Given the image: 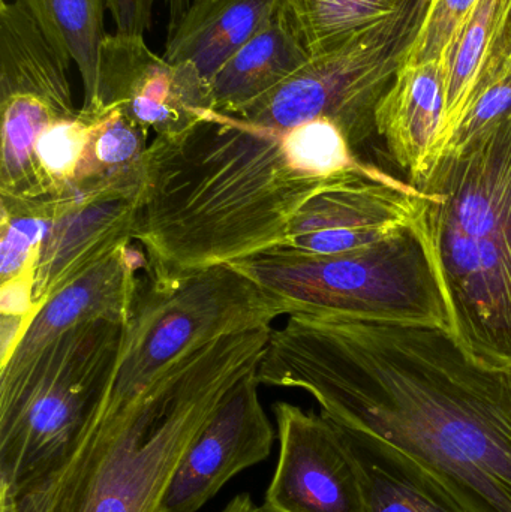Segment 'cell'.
Instances as JSON below:
<instances>
[{"label": "cell", "mask_w": 511, "mask_h": 512, "mask_svg": "<svg viewBox=\"0 0 511 512\" xmlns=\"http://www.w3.org/2000/svg\"><path fill=\"white\" fill-rule=\"evenodd\" d=\"M257 378L404 451L468 511L511 512V370L480 363L446 328L294 313Z\"/></svg>", "instance_id": "1"}, {"label": "cell", "mask_w": 511, "mask_h": 512, "mask_svg": "<svg viewBox=\"0 0 511 512\" xmlns=\"http://www.w3.org/2000/svg\"><path fill=\"white\" fill-rule=\"evenodd\" d=\"M336 177L296 170L282 131L215 111L177 134L156 135L144 156L134 230L144 273L183 276L270 251L300 207Z\"/></svg>", "instance_id": "2"}, {"label": "cell", "mask_w": 511, "mask_h": 512, "mask_svg": "<svg viewBox=\"0 0 511 512\" xmlns=\"http://www.w3.org/2000/svg\"><path fill=\"white\" fill-rule=\"evenodd\" d=\"M416 188L450 333L480 363L511 370V114L438 156Z\"/></svg>", "instance_id": "3"}, {"label": "cell", "mask_w": 511, "mask_h": 512, "mask_svg": "<svg viewBox=\"0 0 511 512\" xmlns=\"http://www.w3.org/2000/svg\"><path fill=\"white\" fill-rule=\"evenodd\" d=\"M272 330L210 343L119 414L102 420L72 512H161L192 439L228 391L258 370Z\"/></svg>", "instance_id": "4"}, {"label": "cell", "mask_w": 511, "mask_h": 512, "mask_svg": "<svg viewBox=\"0 0 511 512\" xmlns=\"http://www.w3.org/2000/svg\"><path fill=\"white\" fill-rule=\"evenodd\" d=\"M123 327L78 325L0 375V499L68 465L95 432Z\"/></svg>", "instance_id": "5"}, {"label": "cell", "mask_w": 511, "mask_h": 512, "mask_svg": "<svg viewBox=\"0 0 511 512\" xmlns=\"http://www.w3.org/2000/svg\"><path fill=\"white\" fill-rule=\"evenodd\" d=\"M284 303L230 265L197 273H144L123 327L99 421L119 414L183 361L216 340L270 330Z\"/></svg>", "instance_id": "6"}, {"label": "cell", "mask_w": 511, "mask_h": 512, "mask_svg": "<svg viewBox=\"0 0 511 512\" xmlns=\"http://www.w3.org/2000/svg\"><path fill=\"white\" fill-rule=\"evenodd\" d=\"M228 265L279 298L288 316L408 322L450 330L443 291L416 225L350 254L302 255L273 248Z\"/></svg>", "instance_id": "7"}, {"label": "cell", "mask_w": 511, "mask_h": 512, "mask_svg": "<svg viewBox=\"0 0 511 512\" xmlns=\"http://www.w3.org/2000/svg\"><path fill=\"white\" fill-rule=\"evenodd\" d=\"M429 3L404 0L392 15L342 47L311 57L296 74L233 117L276 131L329 119L360 155L377 134L375 108L410 57Z\"/></svg>", "instance_id": "8"}, {"label": "cell", "mask_w": 511, "mask_h": 512, "mask_svg": "<svg viewBox=\"0 0 511 512\" xmlns=\"http://www.w3.org/2000/svg\"><path fill=\"white\" fill-rule=\"evenodd\" d=\"M420 212L416 186L369 162L309 198L276 248L302 255L363 251L413 228Z\"/></svg>", "instance_id": "9"}, {"label": "cell", "mask_w": 511, "mask_h": 512, "mask_svg": "<svg viewBox=\"0 0 511 512\" xmlns=\"http://www.w3.org/2000/svg\"><path fill=\"white\" fill-rule=\"evenodd\" d=\"M89 113L125 111L156 135L177 134L212 113L210 86L191 63H174L147 47L144 36L107 35Z\"/></svg>", "instance_id": "10"}, {"label": "cell", "mask_w": 511, "mask_h": 512, "mask_svg": "<svg viewBox=\"0 0 511 512\" xmlns=\"http://www.w3.org/2000/svg\"><path fill=\"white\" fill-rule=\"evenodd\" d=\"M279 457L263 512H363L362 478L341 429L327 415L273 405Z\"/></svg>", "instance_id": "11"}, {"label": "cell", "mask_w": 511, "mask_h": 512, "mask_svg": "<svg viewBox=\"0 0 511 512\" xmlns=\"http://www.w3.org/2000/svg\"><path fill=\"white\" fill-rule=\"evenodd\" d=\"M257 372L240 379L198 430L161 512H198L231 478L269 459L278 433L261 403Z\"/></svg>", "instance_id": "12"}, {"label": "cell", "mask_w": 511, "mask_h": 512, "mask_svg": "<svg viewBox=\"0 0 511 512\" xmlns=\"http://www.w3.org/2000/svg\"><path fill=\"white\" fill-rule=\"evenodd\" d=\"M141 188L59 197L36 262V312L87 270L134 242Z\"/></svg>", "instance_id": "13"}, {"label": "cell", "mask_w": 511, "mask_h": 512, "mask_svg": "<svg viewBox=\"0 0 511 512\" xmlns=\"http://www.w3.org/2000/svg\"><path fill=\"white\" fill-rule=\"evenodd\" d=\"M146 267L143 249L126 243L54 294L33 316L11 357L0 364V375L26 366L48 343L78 325L93 321L126 325Z\"/></svg>", "instance_id": "14"}, {"label": "cell", "mask_w": 511, "mask_h": 512, "mask_svg": "<svg viewBox=\"0 0 511 512\" xmlns=\"http://www.w3.org/2000/svg\"><path fill=\"white\" fill-rule=\"evenodd\" d=\"M446 116L441 60L405 62L375 108V132L416 186L431 168Z\"/></svg>", "instance_id": "15"}, {"label": "cell", "mask_w": 511, "mask_h": 512, "mask_svg": "<svg viewBox=\"0 0 511 512\" xmlns=\"http://www.w3.org/2000/svg\"><path fill=\"white\" fill-rule=\"evenodd\" d=\"M339 429L362 478L363 512H470L443 481L404 451L371 433Z\"/></svg>", "instance_id": "16"}, {"label": "cell", "mask_w": 511, "mask_h": 512, "mask_svg": "<svg viewBox=\"0 0 511 512\" xmlns=\"http://www.w3.org/2000/svg\"><path fill=\"white\" fill-rule=\"evenodd\" d=\"M278 0H192L168 35L164 57L191 63L210 83L219 69L267 23Z\"/></svg>", "instance_id": "17"}, {"label": "cell", "mask_w": 511, "mask_h": 512, "mask_svg": "<svg viewBox=\"0 0 511 512\" xmlns=\"http://www.w3.org/2000/svg\"><path fill=\"white\" fill-rule=\"evenodd\" d=\"M309 59L311 54L276 8L260 32L210 81L212 110L234 116L296 74Z\"/></svg>", "instance_id": "18"}, {"label": "cell", "mask_w": 511, "mask_h": 512, "mask_svg": "<svg viewBox=\"0 0 511 512\" xmlns=\"http://www.w3.org/2000/svg\"><path fill=\"white\" fill-rule=\"evenodd\" d=\"M149 132L119 108L98 114L65 194L81 197L141 188Z\"/></svg>", "instance_id": "19"}, {"label": "cell", "mask_w": 511, "mask_h": 512, "mask_svg": "<svg viewBox=\"0 0 511 512\" xmlns=\"http://www.w3.org/2000/svg\"><path fill=\"white\" fill-rule=\"evenodd\" d=\"M66 65L74 62L84 87V105L95 95L104 44L105 0H18Z\"/></svg>", "instance_id": "20"}, {"label": "cell", "mask_w": 511, "mask_h": 512, "mask_svg": "<svg viewBox=\"0 0 511 512\" xmlns=\"http://www.w3.org/2000/svg\"><path fill=\"white\" fill-rule=\"evenodd\" d=\"M500 6L501 0H477L476 6L456 30L441 56L446 90V116L443 135L432 162L449 143L485 71L486 63L494 50Z\"/></svg>", "instance_id": "21"}, {"label": "cell", "mask_w": 511, "mask_h": 512, "mask_svg": "<svg viewBox=\"0 0 511 512\" xmlns=\"http://www.w3.org/2000/svg\"><path fill=\"white\" fill-rule=\"evenodd\" d=\"M404 0H278L311 57L329 53L392 15Z\"/></svg>", "instance_id": "22"}, {"label": "cell", "mask_w": 511, "mask_h": 512, "mask_svg": "<svg viewBox=\"0 0 511 512\" xmlns=\"http://www.w3.org/2000/svg\"><path fill=\"white\" fill-rule=\"evenodd\" d=\"M0 282L36 268L39 249L59 207L57 197L0 198Z\"/></svg>", "instance_id": "23"}, {"label": "cell", "mask_w": 511, "mask_h": 512, "mask_svg": "<svg viewBox=\"0 0 511 512\" xmlns=\"http://www.w3.org/2000/svg\"><path fill=\"white\" fill-rule=\"evenodd\" d=\"M98 114L80 108L74 117L57 120L36 141L35 164L42 198L60 197L68 191L83 158Z\"/></svg>", "instance_id": "24"}, {"label": "cell", "mask_w": 511, "mask_h": 512, "mask_svg": "<svg viewBox=\"0 0 511 512\" xmlns=\"http://www.w3.org/2000/svg\"><path fill=\"white\" fill-rule=\"evenodd\" d=\"M282 143L296 170L312 179H332L369 164L329 119L311 120L282 131Z\"/></svg>", "instance_id": "25"}, {"label": "cell", "mask_w": 511, "mask_h": 512, "mask_svg": "<svg viewBox=\"0 0 511 512\" xmlns=\"http://www.w3.org/2000/svg\"><path fill=\"white\" fill-rule=\"evenodd\" d=\"M511 114V56L486 66L471 95L467 110L443 153L461 147L492 123Z\"/></svg>", "instance_id": "26"}, {"label": "cell", "mask_w": 511, "mask_h": 512, "mask_svg": "<svg viewBox=\"0 0 511 512\" xmlns=\"http://www.w3.org/2000/svg\"><path fill=\"white\" fill-rule=\"evenodd\" d=\"M93 436L95 432L68 465L36 486L11 498L0 499V512H72Z\"/></svg>", "instance_id": "27"}, {"label": "cell", "mask_w": 511, "mask_h": 512, "mask_svg": "<svg viewBox=\"0 0 511 512\" xmlns=\"http://www.w3.org/2000/svg\"><path fill=\"white\" fill-rule=\"evenodd\" d=\"M476 3L477 0H431L407 62L441 60L450 39Z\"/></svg>", "instance_id": "28"}, {"label": "cell", "mask_w": 511, "mask_h": 512, "mask_svg": "<svg viewBox=\"0 0 511 512\" xmlns=\"http://www.w3.org/2000/svg\"><path fill=\"white\" fill-rule=\"evenodd\" d=\"M119 35L144 36L152 26L153 0H105Z\"/></svg>", "instance_id": "29"}, {"label": "cell", "mask_w": 511, "mask_h": 512, "mask_svg": "<svg viewBox=\"0 0 511 512\" xmlns=\"http://www.w3.org/2000/svg\"><path fill=\"white\" fill-rule=\"evenodd\" d=\"M511 56V0H501L500 14H498L497 36H495L494 50L488 63L498 62L504 57Z\"/></svg>", "instance_id": "30"}, {"label": "cell", "mask_w": 511, "mask_h": 512, "mask_svg": "<svg viewBox=\"0 0 511 512\" xmlns=\"http://www.w3.org/2000/svg\"><path fill=\"white\" fill-rule=\"evenodd\" d=\"M192 0H164L165 9L168 12V30H173L180 18L188 11Z\"/></svg>", "instance_id": "31"}, {"label": "cell", "mask_w": 511, "mask_h": 512, "mask_svg": "<svg viewBox=\"0 0 511 512\" xmlns=\"http://www.w3.org/2000/svg\"><path fill=\"white\" fill-rule=\"evenodd\" d=\"M222 512H263L260 505L255 504L249 493L234 496L230 504Z\"/></svg>", "instance_id": "32"}]
</instances>
